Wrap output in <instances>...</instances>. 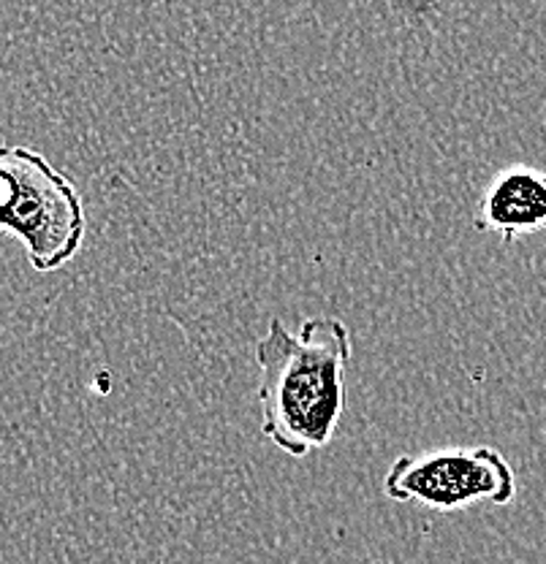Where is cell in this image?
Returning <instances> with one entry per match:
<instances>
[{
    "mask_svg": "<svg viewBox=\"0 0 546 564\" xmlns=\"http://www.w3.org/2000/svg\"><path fill=\"white\" fill-rule=\"evenodd\" d=\"M479 231L501 234L503 242L546 228V172L531 166L503 169L481 196L475 212Z\"/></svg>",
    "mask_w": 546,
    "mask_h": 564,
    "instance_id": "4",
    "label": "cell"
},
{
    "mask_svg": "<svg viewBox=\"0 0 546 564\" xmlns=\"http://www.w3.org/2000/svg\"><path fill=\"white\" fill-rule=\"evenodd\" d=\"M351 352L354 339L340 317H308L299 332L280 317L269 321L254 358L261 369V434L275 448L304 458L332 443L345 413Z\"/></svg>",
    "mask_w": 546,
    "mask_h": 564,
    "instance_id": "1",
    "label": "cell"
},
{
    "mask_svg": "<svg viewBox=\"0 0 546 564\" xmlns=\"http://www.w3.org/2000/svg\"><path fill=\"white\" fill-rule=\"evenodd\" d=\"M386 497L395 502L451 513L473 505H511L516 475L508 458L490 445L421 451L400 456L384 480Z\"/></svg>",
    "mask_w": 546,
    "mask_h": 564,
    "instance_id": "3",
    "label": "cell"
},
{
    "mask_svg": "<svg viewBox=\"0 0 546 564\" xmlns=\"http://www.w3.org/2000/svg\"><path fill=\"white\" fill-rule=\"evenodd\" d=\"M0 231L25 247L41 274L68 267L85 245L79 191L31 147L0 144Z\"/></svg>",
    "mask_w": 546,
    "mask_h": 564,
    "instance_id": "2",
    "label": "cell"
}]
</instances>
